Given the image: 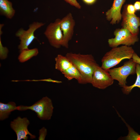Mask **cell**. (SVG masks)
I'll use <instances>...</instances> for the list:
<instances>
[{"mask_svg": "<svg viewBox=\"0 0 140 140\" xmlns=\"http://www.w3.org/2000/svg\"><path fill=\"white\" fill-rule=\"evenodd\" d=\"M65 56L76 67L82 78L81 84L91 83L93 73L99 65L90 54L68 53Z\"/></svg>", "mask_w": 140, "mask_h": 140, "instance_id": "cell-1", "label": "cell"}, {"mask_svg": "<svg viewBox=\"0 0 140 140\" xmlns=\"http://www.w3.org/2000/svg\"><path fill=\"white\" fill-rule=\"evenodd\" d=\"M134 52V50L130 46L123 45L113 48L102 57L101 67L103 69L108 71L124 59H131Z\"/></svg>", "mask_w": 140, "mask_h": 140, "instance_id": "cell-2", "label": "cell"}, {"mask_svg": "<svg viewBox=\"0 0 140 140\" xmlns=\"http://www.w3.org/2000/svg\"><path fill=\"white\" fill-rule=\"evenodd\" d=\"M17 107V110L24 111L30 109L34 111L38 117L42 120H50L54 109L52 100L46 96L43 97L31 106L21 105Z\"/></svg>", "mask_w": 140, "mask_h": 140, "instance_id": "cell-3", "label": "cell"}, {"mask_svg": "<svg viewBox=\"0 0 140 140\" xmlns=\"http://www.w3.org/2000/svg\"><path fill=\"white\" fill-rule=\"evenodd\" d=\"M136 64L132 59H129L122 66L110 68L107 71L113 79L118 81L119 85L123 87L126 85L127 77L136 73Z\"/></svg>", "mask_w": 140, "mask_h": 140, "instance_id": "cell-4", "label": "cell"}, {"mask_svg": "<svg viewBox=\"0 0 140 140\" xmlns=\"http://www.w3.org/2000/svg\"><path fill=\"white\" fill-rule=\"evenodd\" d=\"M114 34L115 38L109 39L108 40L109 46L112 48L121 45L130 46L134 45L139 40L137 35L132 34L125 28L116 29Z\"/></svg>", "mask_w": 140, "mask_h": 140, "instance_id": "cell-5", "label": "cell"}, {"mask_svg": "<svg viewBox=\"0 0 140 140\" xmlns=\"http://www.w3.org/2000/svg\"><path fill=\"white\" fill-rule=\"evenodd\" d=\"M44 24L45 23L43 22H34L30 24L29 28L27 30L21 28L17 31L15 35L20 40L18 46L20 51L24 49L28 48L33 40L37 39L34 35L35 31Z\"/></svg>", "mask_w": 140, "mask_h": 140, "instance_id": "cell-6", "label": "cell"}, {"mask_svg": "<svg viewBox=\"0 0 140 140\" xmlns=\"http://www.w3.org/2000/svg\"><path fill=\"white\" fill-rule=\"evenodd\" d=\"M61 19H57L47 26L44 34L50 44L57 48L62 46L63 34L60 26Z\"/></svg>", "mask_w": 140, "mask_h": 140, "instance_id": "cell-7", "label": "cell"}, {"mask_svg": "<svg viewBox=\"0 0 140 140\" xmlns=\"http://www.w3.org/2000/svg\"><path fill=\"white\" fill-rule=\"evenodd\" d=\"M114 82V80L108 71L99 65L93 73L91 83L95 87L103 89L112 85Z\"/></svg>", "mask_w": 140, "mask_h": 140, "instance_id": "cell-8", "label": "cell"}, {"mask_svg": "<svg viewBox=\"0 0 140 140\" xmlns=\"http://www.w3.org/2000/svg\"><path fill=\"white\" fill-rule=\"evenodd\" d=\"M30 123L29 121L27 118H22L20 116L11 122L10 127L16 133L17 140H27L28 139L27 135L30 136L31 139L35 138V136L32 134L27 129V127Z\"/></svg>", "mask_w": 140, "mask_h": 140, "instance_id": "cell-9", "label": "cell"}, {"mask_svg": "<svg viewBox=\"0 0 140 140\" xmlns=\"http://www.w3.org/2000/svg\"><path fill=\"white\" fill-rule=\"evenodd\" d=\"M60 26L63 34L62 46L68 47V43L73 36L75 25L74 20L71 13H69L60 21Z\"/></svg>", "mask_w": 140, "mask_h": 140, "instance_id": "cell-10", "label": "cell"}, {"mask_svg": "<svg viewBox=\"0 0 140 140\" xmlns=\"http://www.w3.org/2000/svg\"><path fill=\"white\" fill-rule=\"evenodd\" d=\"M122 28L127 29L133 34L138 35L139 33V27L140 26V18L135 13H128L125 5L122 14Z\"/></svg>", "mask_w": 140, "mask_h": 140, "instance_id": "cell-11", "label": "cell"}, {"mask_svg": "<svg viewBox=\"0 0 140 140\" xmlns=\"http://www.w3.org/2000/svg\"><path fill=\"white\" fill-rule=\"evenodd\" d=\"M125 0H114L111 7L106 13L107 19L112 25L119 23L122 19L121 10Z\"/></svg>", "mask_w": 140, "mask_h": 140, "instance_id": "cell-12", "label": "cell"}, {"mask_svg": "<svg viewBox=\"0 0 140 140\" xmlns=\"http://www.w3.org/2000/svg\"><path fill=\"white\" fill-rule=\"evenodd\" d=\"M55 68L63 74L73 65L66 56L58 54L55 58Z\"/></svg>", "mask_w": 140, "mask_h": 140, "instance_id": "cell-13", "label": "cell"}, {"mask_svg": "<svg viewBox=\"0 0 140 140\" xmlns=\"http://www.w3.org/2000/svg\"><path fill=\"white\" fill-rule=\"evenodd\" d=\"M0 12L6 18L11 19L15 15V10L12 3L8 0H0Z\"/></svg>", "mask_w": 140, "mask_h": 140, "instance_id": "cell-14", "label": "cell"}, {"mask_svg": "<svg viewBox=\"0 0 140 140\" xmlns=\"http://www.w3.org/2000/svg\"><path fill=\"white\" fill-rule=\"evenodd\" d=\"M17 107L14 102H10L6 104L0 102V120H3L8 118L11 112L17 110Z\"/></svg>", "mask_w": 140, "mask_h": 140, "instance_id": "cell-15", "label": "cell"}, {"mask_svg": "<svg viewBox=\"0 0 140 140\" xmlns=\"http://www.w3.org/2000/svg\"><path fill=\"white\" fill-rule=\"evenodd\" d=\"M20 52L18 59L21 63L24 62L33 57L37 56L39 53L38 49L37 48L31 49L28 48H25L20 51Z\"/></svg>", "mask_w": 140, "mask_h": 140, "instance_id": "cell-16", "label": "cell"}, {"mask_svg": "<svg viewBox=\"0 0 140 140\" xmlns=\"http://www.w3.org/2000/svg\"><path fill=\"white\" fill-rule=\"evenodd\" d=\"M63 74L68 80L75 79L79 83L81 84L82 76L77 68L73 64Z\"/></svg>", "mask_w": 140, "mask_h": 140, "instance_id": "cell-17", "label": "cell"}, {"mask_svg": "<svg viewBox=\"0 0 140 140\" xmlns=\"http://www.w3.org/2000/svg\"><path fill=\"white\" fill-rule=\"evenodd\" d=\"M136 74L137 78L135 83L132 85L127 86L126 85L122 87V90L124 94H129L134 87L140 88V64L137 63L136 65Z\"/></svg>", "mask_w": 140, "mask_h": 140, "instance_id": "cell-18", "label": "cell"}, {"mask_svg": "<svg viewBox=\"0 0 140 140\" xmlns=\"http://www.w3.org/2000/svg\"><path fill=\"white\" fill-rule=\"evenodd\" d=\"M47 134V129L45 127H43L39 130V136L38 138L39 140H45Z\"/></svg>", "mask_w": 140, "mask_h": 140, "instance_id": "cell-19", "label": "cell"}, {"mask_svg": "<svg viewBox=\"0 0 140 140\" xmlns=\"http://www.w3.org/2000/svg\"><path fill=\"white\" fill-rule=\"evenodd\" d=\"M65 2L76 8L80 9L81 6L77 0H64Z\"/></svg>", "mask_w": 140, "mask_h": 140, "instance_id": "cell-20", "label": "cell"}, {"mask_svg": "<svg viewBox=\"0 0 140 140\" xmlns=\"http://www.w3.org/2000/svg\"><path fill=\"white\" fill-rule=\"evenodd\" d=\"M2 34L0 33V57L3 55H5L6 56L8 52V50L6 47L3 46L1 40V35Z\"/></svg>", "mask_w": 140, "mask_h": 140, "instance_id": "cell-21", "label": "cell"}, {"mask_svg": "<svg viewBox=\"0 0 140 140\" xmlns=\"http://www.w3.org/2000/svg\"><path fill=\"white\" fill-rule=\"evenodd\" d=\"M127 12L130 14H135L136 10L134 5L131 4H127L125 5Z\"/></svg>", "mask_w": 140, "mask_h": 140, "instance_id": "cell-22", "label": "cell"}, {"mask_svg": "<svg viewBox=\"0 0 140 140\" xmlns=\"http://www.w3.org/2000/svg\"><path fill=\"white\" fill-rule=\"evenodd\" d=\"M131 138L132 140H140V135L135 131H134L131 134Z\"/></svg>", "mask_w": 140, "mask_h": 140, "instance_id": "cell-23", "label": "cell"}, {"mask_svg": "<svg viewBox=\"0 0 140 140\" xmlns=\"http://www.w3.org/2000/svg\"><path fill=\"white\" fill-rule=\"evenodd\" d=\"M132 59L137 63L140 64V57L135 52L133 54Z\"/></svg>", "mask_w": 140, "mask_h": 140, "instance_id": "cell-24", "label": "cell"}, {"mask_svg": "<svg viewBox=\"0 0 140 140\" xmlns=\"http://www.w3.org/2000/svg\"><path fill=\"white\" fill-rule=\"evenodd\" d=\"M134 5L136 11L140 10V1L136 2Z\"/></svg>", "mask_w": 140, "mask_h": 140, "instance_id": "cell-25", "label": "cell"}, {"mask_svg": "<svg viewBox=\"0 0 140 140\" xmlns=\"http://www.w3.org/2000/svg\"><path fill=\"white\" fill-rule=\"evenodd\" d=\"M86 4L88 5H91L94 3L96 0H82Z\"/></svg>", "mask_w": 140, "mask_h": 140, "instance_id": "cell-26", "label": "cell"}]
</instances>
